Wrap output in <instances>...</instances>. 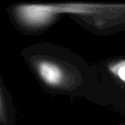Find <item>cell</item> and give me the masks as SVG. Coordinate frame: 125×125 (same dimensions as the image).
Returning <instances> with one entry per match:
<instances>
[{"instance_id":"obj_1","label":"cell","mask_w":125,"mask_h":125,"mask_svg":"<svg viewBox=\"0 0 125 125\" xmlns=\"http://www.w3.org/2000/svg\"><path fill=\"white\" fill-rule=\"evenodd\" d=\"M37 74L40 79L48 86L59 87L64 82V72L63 69L54 62L49 60H41L35 64Z\"/></svg>"},{"instance_id":"obj_2","label":"cell","mask_w":125,"mask_h":125,"mask_svg":"<svg viewBox=\"0 0 125 125\" xmlns=\"http://www.w3.org/2000/svg\"><path fill=\"white\" fill-rule=\"evenodd\" d=\"M19 15L21 20L30 26H41L47 24L54 17L52 10L41 6H24L20 9Z\"/></svg>"},{"instance_id":"obj_3","label":"cell","mask_w":125,"mask_h":125,"mask_svg":"<svg viewBox=\"0 0 125 125\" xmlns=\"http://www.w3.org/2000/svg\"><path fill=\"white\" fill-rule=\"evenodd\" d=\"M1 110H2V100H1V96H0V113H1Z\"/></svg>"}]
</instances>
